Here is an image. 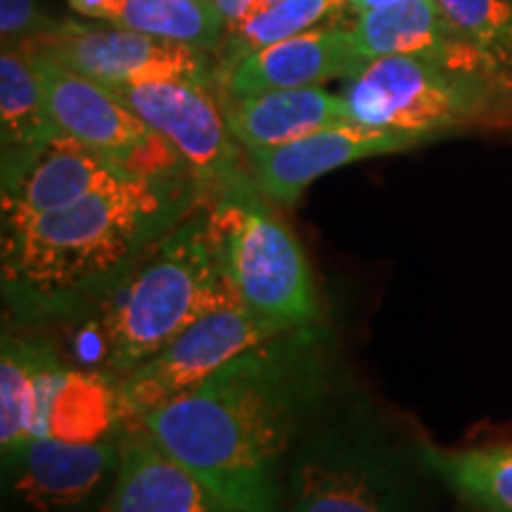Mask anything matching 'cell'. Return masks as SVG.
I'll return each mask as SVG.
<instances>
[{"label":"cell","mask_w":512,"mask_h":512,"mask_svg":"<svg viewBox=\"0 0 512 512\" xmlns=\"http://www.w3.org/2000/svg\"><path fill=\"white\" fill-rule=\"evenodd\" d=\"M330 332L304 325L235 356L140 425L235 512H280L294 441L335 384Z\"/></svg>","instance_id":"obj_1"},{"label":"cell","mask_w":512,"mask_h":512,"mask_svg":"<svg viewBox=\"0 0 512 512\" xmlns=\"http://www.w3.org/2000/svg\"><path fill=\"white\" fill-rule=\"evenodd\" d=\"M204 197L207 188L195 176H138L3 228L5 311L15 323H43L100 304Z\"/></svg>","instance_id":"obj_2"},{"label":"cell","mask_w":512,"mask_h":512,"mask_svg":"<svg viewBox=\"0 0 512 512\" xmlns=\"http://www.w3.org/2000/svg\"><path fill=\"white\" fill-rule=\"evenodd\" d=\"M230 302L238 299L216 261L204 197L100 302L102 370L119 382L195 320Z\"/></svg>","instance_id":"obj_3"},{"label":"cell","mask_w":512,"mask_h":512,"mask_svg":"<svg viewBox=\"0 0 512 512\" xmlns=\"http://www.w3.org/2000/svg\"><path fill=\"white\" fill-rule=\"evenodd\" d=\"M207 202L216 261L235 299L285 330L316 325L320 304L309 259L252 171L209 192Z\"/></svg>","instance_id":"obj_4"},{"label":"cell","mask_w":512,"mask_h":512,"mask_svg":"<svg viewBox=\"0 0 512 512\" xmlns=\"http://www.w3.org/2000/svg\"><path fill=\"white\" fill-rule=\"evenodd\" d=\"M342 98L354 124L392 128L427 143L501 119L475 43L446 57H375L347 79Z\"/></svg>","instance_id":"obj_5"},{"label":"cell","mask_w":512,"mask_h":512,"mask_svg":"<svg viewBox=\"0 0 512 512\" xmlns=\"http://www.w3.org/2000/svg\"><path fill=\"white\" fill-rule=\"evenodd\" d=\"M280 512H413L394 453L351 422L302 437L285 475Z\"/></svg>","instance_id":"obj_6"},{"label":"cell","mask_w":512,"mask_h":512,"mask_svg":"<svg viewBox=\"0 0 512 512\" xmlns=\"http://www.w3.org/2000/svg\"><path fill=\"white\" fill-rule=\"evenodd\" d=\"M27 50L48 110L62 133L138 176H195L181 152L147 126L110 88L74 72L48 53Z\"/></svg>","instance_id":"obj_7"},{"label":"cell","mask_w":512,"mask_h":512,"mask_svg":"<svg viewBox=\"0 0 512 512\" xmlns=\"http://www.w3.org/2000/svg\"><path fill=\"white\" fill-rule=\"evenodd\" d=\"M280 332L287 330L256 316L240 302L219 306L121 377L117 382L119 418L140 422L147 413L195 389L235 356Z\"/></svg>","instance_id":"obj_8"},{"label":"cell","mask_w":512,"mask_h":512,"mask_svg":"<svg viewBox=\"0 0 512 512\" xmlns=\"http://www.w3.org/2000/svg\"><path fill=\"white\" fill-rule=\"evenodd\" d=\"M24 48L48 53L102 86L185 81L219 91L216 55L114 24L62 22L53 34Z\"/></svg>","instance_id":"obj_9"},{"label":"cell","mask_w":512,"mask_h":512,"mask_svg":"<svg viewBox=\"0 0 512 512\" xmlns=\"http://www.w3.org/2000/svg\"><path fill=\"white\" fill-rule=\"evenodd\" d=\"M107 88L181 152L207 195L249 174L242 147L223 117L219 91L185 81Z\"/></svg>","instance_id":"obj_10"},{"label":"cell","mask_w":512,"mask_h":512,"mask_svg":"<svg viewBox=\"0 0 512 512\" xmlns=\"http://www.w3.org/2000/svg\"><path fill=\"white\" fill-rule=\"evenodd\" d=\"M425 143L427 140L392 128L342 124L285 145L247 150L245 159L254 183L268 200L290 207L313 181L330 171L361 159L413 150Z\"/></svg>","instance_id":"obj_11"},{"label":"cell","mask_w":512,"mask_h":512,"mask_svg":"<svg viewBox=\"0 0 512 512\" xmlns=\"http://www.w3.org/2000/svg\"><path fill=\"white\" fill-rule=\"evenodd\" d=\"M363 64L366 60L358 53L351 27L328 22L245 57L221 76L219 95L242 98L283 88L323 86L332 79H351Z\"/></svg>","instance_id":"obj_12"},{"label":"cell","mask_w":512,"mask_h":512,"mask_svg":"<svg viewBox=\"0 0 512 512\" xmlns=\"http://www.w3.org/2000/svg\"><path fill=\"white\" fill-rule=\"evenodd\" d=\"M138 178L88 145L57 133L22 178L15 192L3 197V228H17L81 202L102 188Z\"/></svg>","instance_id":"obj_13"},{"label":"cell","mask_w":512,"mask_h":512,"mask_svg":"<svg viewBox=\"0 0 512 512\" xmlns=\"http://www.w3.org/2000/svg\"><path fill=\"white\" fill-rule=\"evenodd\" d=\"M110 512H235L140 422L119 444Z\"/></svg>","instance_id":"obj_14"},{"label":"cell","mask_w":512,"mask_h":512,"mask_svg":"<svg viewBox=\"0 0 512 512\" xmlns=\"http://www.w3.org/2000/svg\"><path fill=\"white\" fill-rule=\"evenodd\" d=\"M62 361L46 344L29 337L3 335L0 349V453L10 472L24 448L46 437L48 408L64 375Z\"/></svg>","instance_id":"obj_15"},{"label":"cell","mask_w":512,"mask_h":512,"mask_svg":"<svg viewBox=\"0 0 512 512\" xmlns=\"http://www.w3.org/2000/svg\"><path fill=\"white\" fill-rule=\"evenodd\" d=\"M119 444L114 441H62L38 437L12 467V484L36 512H57L81 505L117 470Z\"/></svg>","instance_id":"obj_16"},{"label":"cell","mask_w":512,"mask_h":512,"mask_svg":"<svg viewBox=\"0 0 512 512\" xmlns=\"http://www.w3.org/2000/svg\"><path fill=\"white\" fill-rule=\"evenodd\" d=\"M223 117L242 150L292 143L330 126L354 124L342 95L323 86L283 88L242 98L219 95Z\"/></svg>","instance_id":"obj_17"},{"label":"cell","mask_w":512,"mask_h":512,"mask_svg":"<svg viewBox=\"0 0 512 512\" xmlns=\"http://www.w3.org/2000/svg\"><path fill=\"white\" fill-rule=\"evenodd\" d=\"M60 128L43 98L34 62L24 46L0 53V188L3 197L22 183Z\"/></svg>","instance_id":"obj_18"},{"label":"cell","mask_w":512,"mask_h":512,"mask_svg":"<svg viewBox=\"0 0 512 512\" xmlns=\"http://www.w3.org/2000/svg\"><path fill=\"white\" fill-rule=\"evenodd\" d=\"M363 60L389 55L446 57L465 46L437 0H401L389 8L363 12L351 27Z\"/></svg>","instance_id":"obj_19"},{"label":"cell","mask_w":512,"mask_h":512,"mask_svg":"<svg viewBox=\"0 0 512 512\" xmlns=\"http://www.w3.org/2000/svg\"><path fill=\"white\" fill-rule=\"evenodd\" d=\"M420 460L467 503L484 512H512V444L465 451L422 446Z\"/></svg>","instance_id":"obj_20"},{"label":"cell","mask_w":512,"mask_h":512,"mask_svg":"<svg viewBox=\"0 0 512 512\" xmlns=\"http://www.w3.org/2000/svg\"><path fill=\"white\" fill-rule=\"evenodd\" d=\"M344 10H349V0H278L264 10H256L245 24L223 38L216 53V83L245 57L328 24Z\"/></svg>","instance_id":"obj_21"},{"label":"cell","mask_w":512,"mask_h":512,"mask_svg":"<svg viewBox=\"0 0 512 512\" xmlns=\"http://www.w3.org/2000/svg\"><path fill=\"white\" fill-rule=\"evenodd\" d=\"M119 418L117 380L107 373L64 370L48 408L46 437L102 441Z\"/></svg>","instance_id":"obj_22"},{"label":"cell","mask_w":512,"mask_h":512,"mask_svg":"<svg viewBox=\"0 0 512 512\" xmlns=\"http://www.w3.org/2000/svg\"><path fill=\"white\" fill-rule=\"evenodd\" d=\"M110 24L219 53L226 24L211 0H124Z\"/></svg>","instance_id":"obj_23"},{"label":"cell","mask_w":512,"mask_h":512,"mask_svg":"<svg viewBox=\"0 0 512 512\" xmlns=\"http://www.w3.org/2000/svg\"><path fill=\"white\" fill-rule=\"evenodd\" d=\"M465 41L491 50L512 43V0H437Z\"/></svg>","instance_id":"obj_24"},{"label":"cell","mask_w":512,"mask_h":512,"mask_svg":"<svg viewBox=\"0 0 512 512\" xmlns=\"http://www.w3.org/2000/svg\"><path fill=\"white\" fill-rule=\"evenodd\" d=\"M60 19H53L38 0H0V38L3 48L29 46L60 29Z\"/></svg>","instance_id":"obj_25"},{"label":"cell","mask_w":512,"mask_h":512,"mask_svg":"<svg viewBox=\"0 0 512 512\" xmlns=\"http://www.w3.org/2000/svg\"><path fill=\"white\" fill-rule=\"evenodd\" d=\"M484 53V72L489 79L491 93H494L498 117H512V43L510 46L482 50Z\"/></svg>","instance_id":"obj_26"},{"label":"cell","mask_w":512,"mask_h":512,"mask_svg":"<svg viewBox=\"0 0 512 512\" xmlns=\"http://www.w3.org/2000/svg\"><path fill=\"white\" fill-rule=\"evenodd\" d=\"M211 3L216 5L223 24H226V34L228 31L238 29L240 24H245L256 12L254 0H211Z\"/></svg>","instance_id":"obj_27"},{"label":"cell","mask_w":512,"mask_h":512,"mask_svg":"<svg viewBox=\"0 0 512 512\" xmlns=\"http://www.w3.org/2000/svg\"><path fill=\"white\" fill-rule=\"evenodd\" d=\"M121 3L124 0H69V8L79 12L81 17L100 19V22L110 24Z\"/></svg>","instance_id":"obj_28"},{"label":"cell","mask_w":512,"mask_h":512,"mask_svg":"<svg viewBox=\"0 0 512 512\" xmlns=\"http://www.w3.org/2000/svg\"><path fill=\"white\" fill-rule=\"evenodd\" d=\"M401 3V0H349V10L354 12V17L363 15V12H373V10H382L389 8V5Z\"/></svg>","instance_id":"obj_29"},{"label":"cell","mask_w":512,"mask_h":512,"mask_svg":"<svg viewBox=\"0 0 512 512\" xmlns=\"http://www.w3.org/2000/svg\"><path fill=\"white\" fill-rule=\"evenodd\" d=\"M254 3H256V10H264V8H268V5L278 3V0H254Z\"/></svg>","instance_id":"obj_30"}]
</instances>
